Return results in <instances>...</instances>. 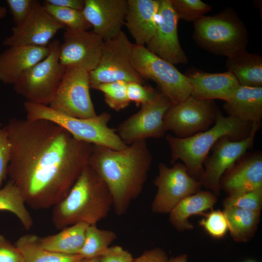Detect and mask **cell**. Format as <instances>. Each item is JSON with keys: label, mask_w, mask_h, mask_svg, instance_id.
Listing matches in <instances>:
<instances>
[{"label": "cell", "mask_w": 262, "mask_h": 262, "mask_svg": "<svg viewBox=\"0 0 262 262\" xmlns=\"http://www.w3.org/2000/svg\"><path fill=\"white\" fill-rule=\"evenodd\" d=\"M33 0H7L6 2L15 23H21L27 16Z\"/></svg>", "instance_id": "obj_38"}, {"label": "cell", "mask_w": 262, "mask_h": 262, "mask_svg": "<svg viewBox=\"0 0 262 262\" xmlns=\"http://www.w3.org/2000/svg\"><path fill=\"white\" fill-rule=\"evenodd\" d=\"M261 122L252 123L249 134L245 139L233 141L228 137L219 139L213 146L212 153L203 162L204 172L199 181L201 186L218 196L219 181L224 173L247 150L253 147Z\"/></svg>", "instance_id": "obj_13"}, {"label": "cell", "mask_w": 262, "mask_h": 262, "mask_svg": "<svg viewBox=\"0 0 262 262\" xmlns=\"http://www.w3.org/2000/svg\"><path fill=\"white\" fill-rule=\"evenodd\" d=\"M117 238L115 232L98 228L97 225L87 228L83 246L79 254L83 259L99 258Z\"/></svg>", "instance_id": "obj_30"}, {"label": "cell", "mask_w": 262, "mask_h": 262, "mask_svg": "<svg viewBox=\"0 0 262 262\" xmlns=\"http://www.w3.org/2000/svg\"><path fill=\"white\" fill-rule=\"evenodd\" d=\"M65 27L56 20L43 5L33 1L25 20L12 28V34L5 38L4 46L47 47L56 33Z\"/></svg>", "instance_id": "obj_16"}, {"label": "cell", "mask_w": 262, "mask_h": 262, "mask_svg": "<svg viewBox=\"0 0 262 262\" xmlns=\"http://www.w3.org/2000/svg\"><path fill=\"white\" fill-rule=\"evenodd\" d=\"M44 2L55 6L82 11L84 0H46Z\"/></svg>", "instance_id": "obj_42"}, {"label": "cell", "mask_w": 262, "mask_h": 262, "mask_svg": "<svg viewBox=\"0 0 262 262\" xmlns=\"http://www.w3.org/2000/svg\"><path fill=\"white\" fill-rule=\"evenodd\" d=\"M60 44L59 61L66 68L74 67L88 73L98 66L104 40L92 31L66 30Z\"/></svg>", "instance_id": "obj_15"}, {"label": "cell", "mask_w": 262, "mask_h": 262, "mask_svg": "<svg viewBox=\"0 0 262 262\" xmlns=\"http://www.w3.org/2000/svg\"><path fill=\"white\" fill-rule=\"evenodd\" d=\"M11 155V144L6 126L0 124V189L7 176Z\"/></svg>", "instance_id": "obj_37"}, {"label": "cell", "mask_w": 262, "mask_h": 262, "mask_svg": "<svg viewBox=\"0 0 262 262\" xmlns=\"http://www.w3.org/2000/svg\"><path fill=\"white\" fill-rule=\"evenodd\" d=\"M80 262H101L99 258L83 259Z\"/></svg>", "instance_id": "obj_44"}, {"label": "cell", "mask_w": 262, "mask_h": 262, "mask_svg": "<svg viewBox=\"0 0 262 262\" xmlns=\"http://www.w3.org/2000/svg\"><path fill=\"white\" fill-rule=\"evenodd\" d=\"M225 207H234L256 212L262 208V187L252 191L227 196L223 201Z\"/></svg>", "instance_id": "obj_34"}, {"label": "cell", "mask_w": 262, "mask_h": 262, "mask_svg": "<svg viewBox=\"0 0 262 262\" xmlns=\"http://www.w3.org/2000/svg\"><path fill=\"white\" fill-rule=\"evenodd\" d=\"M252 124L233 116H225L220 111L213 125L205 131L185 138L167 134L170 163L182 161L189 174L199 180L204 172L203 162L214 144L224 137L233 141L245 139L249 134Z\"/></svg>", "instance_id": "obj_4"}, {"label": "cell", "mask_w": 262, "mask_h": 262, "mask_svg": "<svg viewBox=\"0 0 262 262\" xmlns=\"http://www.w3.org/2000/svg\"><path fill=\"white\" fill-rule=\"evenodd\" d=\"M152 159L146 140L135 142L119 150L93 145L88 165L108 187L117 215L125 214L141 194Z\"/></svg>", "instance_id": "obj_2"}, {"label": "cell", "mask_w": 262, "mask_h": 262, "mask_svg": "<svg viewBox=\"0 0 262 262\" xmlns=\"http://www.w3.org/2000/svg\"><path fill=\"white\" fill-rule=\"evenodd\" d=\"M88 225L79 223L61 229L57 234L39 237L40 244L46 249L56 253L79 254L83 246Z\"/></svg>", "instance_id": "obj_26"}, {"label": "cell", "mask_w": 262, "mask_h": 262, "mask_svg": "<svg viewBox=\"0 0 262 262\" xmlns=\"http://www.w3.org/2000/svg\"><path fill=\"white\" fill-rule=\"evenodd\" d=\"M5 126L11 144L10 180L31 208L53 207L88 164L93 145L46 120L13 118Z\"/></svg>", "instance_id": "obj_1"}, {"label": "cell", "mask_w": 262, "mask_h": 262, "mask_svg": "<svg viewBox=\"0 0 262 262\" xmlns=\"http://www.w3.org/2000/svg\"><path fill=\"white\" fill-rule=\"evenodd\" d=\"M21 192L11 180L0 189V211L10 212L20 220L25 229L33 226V220L28 211Z\"/></svg>", "instance_id": "obj_29"}, {"label": "cell", "mask_w": 262, "mask_h": 262, "mask_svg": "<svg viewBox=\"0 0 262 262\" xmlns=\"http://www.w3.org/2000/svg\"><path fill=\"white\" fill-rule=\"evenodd\" d=\"M125 23L135 45L145 46L156 28L160 0H127Z\"/></svg>", "instance_id": "obj_22"}, {"label": "cell", "mask_w": 262, "mask_h": 262, "mask_svg": "<svg viewBox=\"0 0 262 262\" xmlns=\"http://www.w3.org/2000/svg\"><path fill=\"white\" fill-rule=\"evenodd\" d=\"M0 262H24L18 248L0 234Z\"/></svg>", "instance_id": "obj_39"}, {"label": "cell", "mask_w": 262, "mask_h": 262, "mask_svg": "<svg viewBox=\"0 0 262 262\" xmlns=\"http://www.w3.org/2000/svg\"><path fill=\"white\" fill-rule=\"evenodd\" d=\"M158 170L154 180L157 191L151 204L154 213H169L182 199L201 190L199 181L189 174L183 164L175 163L169 167L161 162Z\"/></svg>", "instance_id": "obj_12"}, {"label": "cell", "mask_w": 262, "mask_h": 262, "mask_svg": "<svg viewBox=\"0 0 262 262\" xmlns=\"http://www.w3.org/2000/svg\"><path fill=\"white\" fill-rule=\"evenodd\" d=\"M192 87L191 96L201 99L229 100L240 84L229 71L211 73L196 69L185 75Z\"/></svg>", "instance_id": "obj_20"}, {"label": "cell", "mask_w": 262, "mask_h": 262, "mask_svg": "<svg viewBox=\"0 0 262 262\" xmlns=\"http://www.w3.org/2000/svg\"><path fill=\"white\" fill-rule=\"evenodd\" d=\"M223 108L229 116L244 122H261L262 117V87L240 85Z\"/></svg>", "instance_id": "obj_23"}, {"label": "cell", "mask_w": 262, "mask_h": 262, "mask_svg": "<svg viewBox=\"0 0 262 262\" xmlns=\"http://www.w3.org/2000/svg\"><path fill=\"white\" fill-rule=\"evenodd\" d=\"M49 51L48 46L9 47L0 54V81L14 85L24 72L46 58Z\"/></svg>", "instance_id": "obj_21"}, {"label": "cell", "mask_w": 262, "mask_h": 262, "mask_svg": "<svg viewBox=\"0 0 262 262\" xmlns=\"http://www.w3.org/2000/svg\"><path fill=\"white\" fill-rule=\"evenodd\" d=\"M90 88L88 72L77 67H66L55 96L49 106L71 117H94L97 114L90 97Z\"/></svg>", "instance_id": "obj_11"}, {"label": "cell", "mask_w": 262, "mask_h": 262, "mask_svg": "<svg viewBox=\"0 0 262 262\" xmlns=\"http://www.w3.org/2000/svg\"><path fill=\"white\" fill-rule=\"evenodd\" d=\"M223 211L230 236L234 241L245 243L253 238L257 230L261 212L234 207H225Z\"/></svg>", "instance_id": "obj_27"}, {"label": "cell", "mask_w": 262, "mask_h": 262, "mask_svg": "<svg viewBox=\"0 0 262 262\" xmlns=\"http://www.w3.org/2000/svg\"><path fill=\"white\" fill-rule=\"evenodd\" d=\"M219 111L213 100L190 96L169 107L164 117V129L177 137H188L209 129L214 124Z\"/></svg>", "instance_id": "obj_10"}, {"label": "cell", "mask_w": 262, "mask_h": 262, "mask_svg": "<svg viewBox=\"0 0 262 262\" xmlns=\"http://www.w3.org/2000/svg\"><path fill=\"white\" fill-rule=\"evenodd\" d=\"M168 258L166 253L160 247H155L146 250L133 262H167Z\"/></svg>", "instance_id": "obj_41"}, {"label": "cell", "mask_w": 262, "mask_h": 262, "mask_svg": "<svg viewBox=\"0 0 262 262\" xmlns=\"http://www.w3.org/2000/svg\"><path fill=\"white\" fill-rule=\"evenodd\" d=\"M43 5L47 12L62 24L65 30L88 31L92 28L85 19L82 11L59 7L45 2Z\"/></svg>", "instance_id": "obj_31"}, {"label": "cell", "mask_w": 262, "mask_h": 262, "mask_svg": "<svg viewBox=\"0 0 262 262\" xmlns=\"http://www.w3.org/2000/svg\"><path fill=\"white\" fill-rule=\"evenodd\" d=\"M101 262H133L131 253L119 246H110L99 257Z\"/></svg>", "instance_id": "obj_40"}, {"label": "cell", "mask_w": 262, "mask_h": 262, "mask_svg": "<svg viewBox=\"0 0 262 262\" xmlns=\"http://www.w3.org/2000/svg\"><path fill=\"white\" fill-rule=\"evenodd\" d=\"M178 20L170 0H160L155 32L146 47L152 53L174 65L187 62L178 38Z\"/></svg>", "instance_id": "obj_17"}, {"label": "cell", "mask_w": 262, "mask_h": 262, "mask_svg": "<svg viewBox=\"0 0 262 262\" xmlns=\"http://www.w3.org/2000/svg\"><path fill=\"white\" fill-rule=\"evenodd\" d=\"M202 215L204 218L198 222L199 225L211 237L220 239L226 235L229 228L223 211L212 210L207 213H203Z\"/></svg>", "instance_id": "obj_35"}, {"label": "cell", "mask_w": 262, "mask_h": 262, "mask_svg": "<svg viewBox=\"0 0 262 262\" xmlns=\"http://www.w3.org/2000/svg\"><path fill=\"white\" fill-rule=\"evenodd\" d=\"M228 71L236 78L239 84L262 87V57L246 49L228 57Z\"/></svg>", "instance_id": "obj_25"}, {"label": "cell", "mask_w": 262, "mask_h": 262, "mask_svg": "<svg viewBox=\"0 0 262 262\" xmlns=\"http://www.w3.org/2000/svg\"><path fill=\"white\" fill-rule=\"evenodd\" d=\"M60 44L58 40L50 42L47 56L24 72L14 85L16 93L26 101L49 106L53 100L66 69L59 61Z\"/></svg>", "instance_id": "obj_7"}, {"label": "cell", "mask_w": 262, "mask_h": 262, "mask_svg": "<svg viewBox=\"0 0 262 262\" xmlns=\"http://www.w3.org/2000/svg\"><path fill=\"white\" fill-rule=\"evenodd\" d=\"M160 92L150 86L131 82L127 83V95L131 101L134 102L137 106L153 101Z\"/></svg>", "instance_id": "obj_36"}, {"label": "cell", "mask_w": 262, "mask_h": 262, "mask_svg": "<svg viewBox=\"0 0 262 262\" xmlns=\"http://www.w3.org/2000/svg\"><path fill=\"white\" fill-rule=\"evenodd\" d=\"M24 108L27 119L51 121L61 126L77 140L118 150L128 146L115 130L108 126L111 115L107 112L89 118H79L62 114L48 105L26 101Z\"/></svg>", "instance_id": "obj_5"}, {"label": "cell", "mask_w": 262, "mask_h": 262, "mask_svg": "<svg viewBox=\"0 0 262 262\" xmlns=\"http://www.w3.org/2000/svg\"><path fill=\"white\" fill-rule=\"evenodd\" d=\"M217 196L209 190H200L179 202L169 213V221L178 231L190 230L194 226L189 221L193 215H201L212 209L218 200Z\"/></svg>", "instance_id": "obj_24"}, {"label": "cell", "mask_w": 262, "mask_h": 262, "mask_svg": "<svg viewBox=\"0 0 262 262\" xmlns=\"http://www.w3.org/2000/svg\"><path fill=\"white\" fill-rule=\"evenodd\" d=\"M133 46L122 31L115 37L105 41L99 64L89 73L90 88L117 81L143 84L144 79L131 63Z\"/></svg>", "instance_id": "obj_9"}, {"label": "cell", "mask_w": 262, "mask_h": 262, "mask_svg": "<svg viewBox=\"0 0 262 262\" xmlns=\"http://www.w3.org/2000/svg\"><path fill=\"white\" fill-rule=\"evenodd\" d=\"M172 103L161 92L153 101L141 105L139 111L118 126L117 134L127 145L148 138H160L166 132L164 115Z\"/></svg>", "instance_id": "obj_14"}, {"label": "cell", "mask_w": 262, "mask_h": 262, "mask_svg": "<svg viewBox=\"0 0 262 262\" xmlns=\"http://www.w3.org/2000/svg\"><path fill=\"white\" fill-rule=\"evenodd\" d=\"M113 205L106 184L88 164L66 196L53 207L52 222L60 230L79 223L97 225Z\"/></svg>", "instance_id": "obj_3"}, {"label": "cell", "mask_w": 262, "mask_h": 262, "mask_svg": "<svg viewBox=\"0 0 262 262\" xmlns=\"http://www.w3.org/2000/svg\"><path fill=\"white\" fill-rule=\"evenodd\" d=\"M127 83L124 81H117L100 84L93 89L102 92L106 103L111 108L119 111L128 107L130 103L127 95Z\"/></svg>", "instance_id": "obj_32"}, {"label": "cell", "mask_w": 262, "mask_h": 262, "mask_svg": "<svg viewBox=\"0 0 262 262\" xmlns=\"http://www.w3.org/2000/svg\"><path fill=\"white\" fill-rule=\"evenodd\" d=\"M131 60L137 73L143 79L154 82L172 104L179 103L191 96L192 87L186 76L145 46L133 44Z\"/></svg>", "instance_id": "obj_8"}, {"label": "cell", "mask_w": 262, "mask_h": 262, "mask_svg": "<svg viewBox=\"0 0 262 262\" xmlns=\"http://www.w3.org/2000/svg\"><path fill=\"white\" fill-rule=\"evenodd\" d=\"M7 14V10L5 7L0 6V18H3Z\"/></svg>", "instance_id": "obj_45"}, {"label": "cell", "mask_w": 262, "mask_h": 262, "mask_svg": "<svg viewBox=\"0 0 262 262\" xmlns=\"http://www.w3.org/2000/svg\"><path fill=\"white\" fill-rule=\"evenodd\" d=\"M15 245L24 262H80L83 259L79 254L65 255L46 249L41 246L39 237L34 234L20 236Z\"/></svg>", "instance_id": "obj_28"}, {"label": "cell", "mask_w": 262, "mask_h": 262, "mask_svg": "<svg viewBox=\"0 0 262 262\" xmlns=\"http://www.w3.org/2000/svg\"><path fill=\"white\" fill-rule=\"evenodd\" d=\"M194 39L201 48L217 55L229 57L246 50L248 34L245 25L232 10L194 21Z\"/></svg>", "instance_id": "obj_6"}, {"label": "cell", "mask_w": 262, "mask_h": 262, "mask_svg": "<svg viewBox=\"0 0 262 262\" xmlns=\"http://www.w3.org/2000/svg\"><path fill=\"white\" fill-rule=\"evenodd\" d=\"M127 5V0H84L82 11L92 31L105 41L122 31Z\"/></svg>", "instance_id": "obj_18"}, {"label": "cell", "mask_w": 262, "mask_h": 262, "mask_svg": "<svg viewBox=\"0 0 262 262\" xmlns=\"http://www.w3.org/2000/svg\"><path fill=\"white\" fill-rule=\"evenodd\" d=\"M219 187L228 196L262 188L261 152L245 153L224 173Z\"/></svg>", "instance_id": "obj_19"}, {"label": "cell", "mask_w": 262, "mask_h": 262, "mask_svg": "<svg viewBox=\"0 0 262 262\" xmlns=\"http://www.w3.org/2000/svg\"><path fill=\"white\" fill-rule=\"evenodd\" d=\"M188 255L182 254L168 259L167 262H187Z\"/></svg>", "instance_id": "obj_43"}, {"label": "cell", "mask_w": 262, "mask_h": 262, "mask_svg": "<svg viewBox=\"0 0 262 262\" xmlns=\"http://www.w3.org/2000/svg\"><path fill=\"white\" fill-rule=\"evenodd\" d=\"M246 262H256L254 260H248V261H246Z\"/></svg>", "instance_id": "obj_46"}, {"label": "cell", "mask_w": 262, "mask_h": 262, "mask_svg": "<svg viewBox=\"0 0 262 262\" xmlns=\"http://www.w3.org/2000/svg\"><path fill=\"white\" fill-rule=\"evenodd\" d=\"M178 19L195 21L204 16L211 6L200 0H170Z\"/></svg>", "instance_id": "obj_33"}]
</instances>
